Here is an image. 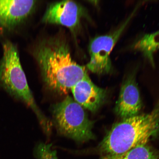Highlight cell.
Returning <instances> with one entry per match:
<instances>
[{
    "instance_id": "obj_1",
    "label": "cell",
    "mask_w": 159,
    "mask_h": 159,
    "mask_svg": "<svg viewBox=\"0 0 159 159\" xmlns=\"http://www.w3.org/2000/svg\"><path fill=\"white\" fill-rule=\"evenodd\" d=\"M35 56L46 86L56 94H68L88 75L85 67L73 59L66 42L59 38L42 41L35 50Z\"/></svg>"
},
{
    "instance_id": "obj_2",
    "label": "cell",
    "mask_w": 159,
    "mask_h": 159,
    "mask_svg": "<svg viewBox=\"0 0 159 159\" xmlns=\"http://www.w3.org/2000/svg\"><path fill=\"white\" fill-rule=\"evenodd\" d=\"M159 133V101L150 113L137 115L115 124L96 148L103 156L124 153L139 145L148 143Z\"/></svg>"
},
{
    "instance_id": "obj_3",
    "label": "cell",
    "mask_w": 159,
    "mask_h": 159,
    "mask_svg": "<svg viewBox=\"0 0 159 159\" xmlns=\"http://www.w3.org/2000/svg\"><path fill=\"white\" fill-rule=\"evenodd\" d=\"M0 85L11 96L32 109L44 132L51 129V122L38 106L29 88L17 49L9 42L3 46V56L0 63Z\"/></svg>"
},
{
    "instance_id": "obj_4",
    "label": "cell",
    "mask_w": 159,
    "mask_h": 159,
    "mask_svg": "<svg viewBox=\"0 0 159 159\" xmlns=\"http://www.w3.org/2000/svg\"><path fill=\"white\" fill-rule=\"evenodd\" d=\"M51 112L60 134L79 142L95 139L93 132L94 121L89 119L83 107L69 95L53 104Z\"/></svg>"
},
{
    "instance_id": "obj_5",
    "label": "cell",
    "mask_w": 159,
    "mask_h": 159,
    "mask_svg": "<svg viewBox=\"0 0 159 159\" xmlns=\"http://www.w3.org/2000/svg\"><path fill=\"white\" fill-rule=\"evenodd\" d=\"M135 8L132 13L116 29L106 35L93 39L89 44L90 60L87 65L91 72L99 75L112 73L114 70L110 54L117 42L136 13Z\"/></svg>"
},
{
    "instance_id": "obj_6",
    "label": "cell",
    "mask_w": 159,
    "mask_h": 159,
    "mask_svg": "<svg viewBox=\"0 0 159 159\" xmlns=\"http://www.w3.org/2000/svg\"><path fill=\"white\" fill-rule=\"evenodd\" d=\"M83 15V9L78 3L71 1H62L51 4L48 7L42 21L73 30L78 26Z\"/></svg>"
},
{
    "instance_id": "obj_7",
    "label": "cell",
    "mask_w": 159,
    "mask_h": 159,
    "mask_svg": "<svg viewBox=\"0 0 159 159\" xmlns=\"http://www.w3.org/2000/svg\"><path fill=\"white\" fill-rule=\"evenodd\" d=\"M135 71L129 73L124 79L115 105V112L124 119L138 115L142 108Z\"/></svg>"
},
{
    "instance_id": "obj_8",
    "label": "cell",
    "mask_w": 159,
    "mask_h": 159,
    "mask_svg": "<svg viewBox=\"0 0 159 159\" xmlns=\"http://www.w3.org/2000/svg\"><path fill=\"white\" fill-rule=\"evenodd\" d=\"M71 91L74 100L92 112H96L104 104L107 95L106 89L95 85L88 75L77 83Z\"/></svg>"
},
{
    "instance_id": "obj_9",
    "label": "cell",
    "mask_w": 159,
    "mask_h": 159,
    "mask_svg": "<svg viewBox=\"0 0 159 159\" xmlns=\"http://www.w3.org/2000/svg\"><path fill=\"white\" fill-rule=\"evenodd\" d=\"M36 1L0 0V26L12 27L26 19L34 9Z\"/></svg>"
},
{
    "instance_id": "obj_10",
    "label": "cell",
    "mask_w": 159,
    "mask_h": 159,
    "mask_svg": "<svg viewBox=\"0 0 159 159\" xmlns=\"http://www.w3.org/2000/svg\"><path fill=\"white\" fill-rule=\"evenodd\" d=\"M133 48L142 53L151 65L154 67V55L159 50V30L142 36L133 44Z\"/></svg>"
},
{
    "instance_id": "obj_11",
    "label": "cell",
    "mask_w": 159,
    "mask_h": 159,
    "mask_svg": "<svg viewBox=\"0 0 159 159\" xmlns=\"http://www.w3.org/2000/svg\"><path fill=\"white\" fill-rule=\"evenodd\" d=\"M99 159H159V152L148 143L139 145L122 154L101 156Z\"/></svg>"
},
{
    "instance_id": "obj_12",
    "label": "cell",
    "mask_w": 159,
    "mask_h": 159,
    "mask_svg": "<svg viewBox=\"0 0 159 159\" xmlns=\"http://www.w3.org/2000/svg\"><path fill=\"white\" fill-rule=\"evenodd\" d=\"M52 144L40 143L36 147L35 156L37 159H58L57 151L52 148Z\"/></svg>"
}]
</instances>
